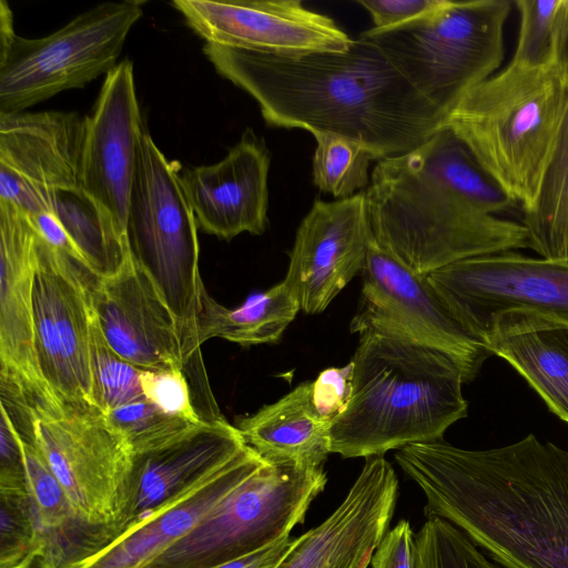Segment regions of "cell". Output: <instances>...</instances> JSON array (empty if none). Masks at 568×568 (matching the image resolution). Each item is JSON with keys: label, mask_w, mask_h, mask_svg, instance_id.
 <instances>
[{"label": "cell", "mask_w": 568, "mask_h": 568, "mask_svg": "<svg viewBox=\"0 0 568 568\" xmlns=\"http://www.w3.org/2000/svg\"><path fill=\"white\" fill-rule=\"evenodd\" d=\"M395 460L426 518L452 523L504 568H568V450L529 434L479 450L412 444Z\"/></svg>", "instance_id": "1"}, {"label": "cell", "mask_w": 568, "mask_h": 568, "mask_svg": "<svg viewBox=\"0 0 568 568\" xmlns=\"http://www.w3.org/2000/svg\"><path fill=\"white\" fill-rule=\"evenodd\" d=\"M216 72L248 93L264 121L355 140L378 159L407 153L447 116L362 33L345 52L274 55L205 43Z\"/></svg>", "instance_id": "2"}, {"label": "cell", "mask_w": 568, "mask_h": 568, "mask_svg": "<svg viewBox=\"0 0 568 568\" xmlns=\"http://www.w3.org/2000/svg\"><path fill=\"white\" fill-rule=\"evenodd\" d=\"M365 197L375 244L420 275L529 247L525 224L498 216L514 201L446 125L377 161Z\"/></svg>", "instance_id": "3"}, {"label": "cell", "mask_w": 568, "mask_h": 568, "mask_svg": "<svg viewBox=\"0 0 568 568\" xmlns=\"http://www.w3.org/2000/svg\"><path fill=\"white\" fill-rule=\"evenodd\" d=\"M359 336L351 399L331 426L332 453L384 456L440 440L467 416L464 375L448 355L392 333L368 329Z\"/></svg>", "instance_id": "4"}, {"label": "cell", "mask_w": 568, "mask_h": 568, "mask_svg": "<svg viewBox=\"0 0 568 568\" xmlns=\"http://www.w3.org/2000/svg\"><path fill=\"white\" fill-rule=\"evenodd\" d=\"M0 385L1 405L41 450L78 518L114 541L129 529L134 505L129 444L99 408L65 400L45 382Z\"/></svg>", "instance_id": "5"}, {"label": "cell", "mask_w": 568, "mask_h": 568, "mask_svg": "<svg viewBox=\"0 0 568 568\" xmlns=\"http://www.w3.org/2000/svg\"><path fill=\"white\" fill-rule=\"evenodd\" d=\"M567 104V63L509 61L465 95L445 125L525 214L540 193Z\"/></svg>", "instance_id": "6"}, {"label": "cell", "mask_w": 568, "mask_h": 568, "mask_svg": "<svg viewBox=\"0 0 568 568\" xmlns=\"http://www.w3.org/2000/svg\"><path fill=\"white\" fill-rule=\"evenodd\" d=\"M180 164L169 161L145 124L138 140L125 234L135 262L172 311L182 341L184 373L204 375L196 320L204 286L199 272L197 224Z\"/></svg>", "instance_id": "7"}, {"label": "cell", "mask_w": 568, "mask_h": 568, "mask_svg": "<svg viewBox=\"0 0 568 568\" xmlns=\"http://www.w3.org/2000/svg\"><path fill=\"white\" fill-rule=\"evenodd\" d=\"M510 0H444L427 17L398 29L363 36L446 116L504 60Z\"/></svg>", "instance_id": "8"}, {"label": "cell", "mask_w": 568, "mask_h": 568, "mask_svg": "<svg viewBox=\"0 0 568 568\" xmlns=\"http://www.w3.org/2000/svg\"><path fill=\"white\" fill-rule=\"evenodd\" d=\"M326 483L323 467L266 462L144 568H215L254 552L302 524Z\"/></svg>", "instance_id": "9"}, {"label": "cell", "mask_w": 568, "mask_h": 568, "mask_svg": "<svg viewBox=\"0 0 568 568\" xmlns=\"http://www.w3.org/2000/svg\"><path fill=\"white\" fill-rule=\"evenodd\" d=\"M142 1L104 2L39 39L16 36L0 54V113H18L87 85L118 63L126 37L143 16Z\"/></svg>", "instance_id": "10"}, {"label": "cell", "mask_w": 568, "mask_h": 568, "mask_svg": "<svg viewBox=\"0 0 568 568\" xmlns=\"http://www.w3.org/2000/svg\"><path fill=\"white\" fill-rule=\"evenodd\" d=\"M363 287L351 322L353 333L375 329L437 349L473 381L490 355L427 280L371 241L362 271Z\"/></svg>", "instance_id": "11"}, {"label": "cell", "mask_w": 568, "mask_h": 568, "mask_svg": "<svg viewBox=\"0 0 568 568\" xmlns=\"http://www.w3.org/2000/svg\"><path fill=\"white\" fill-rule=\"evenodd\" d=\"M463 325L481 343L510 311L568 323V263L515 251L465 258L426 275Z\"/></svg>", "instance_id": "12"}, {"label": "cell", "mask_w": 568, "mask_h": 568, "mask_svg": "<svg viewBox=\"0 0 568 568\" xmlns=\"http://www.w3.org/2000/svg\"><path fill=\"white\" fill-rule=\"evenodd\" d=\"M91 274L38 234L32 293L38 368L61 398L94 406L90 366Z\"/></svg>", "instance_id": "13"}, {"label": "cell", "mask_w": 568, "mask_h": 568, "mask_svg": "<svg viewBox=\"0 0 568 568\" xmlns=\"http://www.w3.org/2000/svg\"><path fill=\"white\" fill-rule=\"evenodd\" d=\"M83 133L75 112L0 113V201L52 212L58 192L80 187Z\"/></svg>", "instance_id": "14"}, {"label": "cell", "mask_w": 568, "mask_h": 568, "mask_svg": "<svg viewBox=\"0 0 568 568\" xmlns=\"http://www.w3.org/2000/svg\"><path fill=\"white\" fill-rule=\"evenodd\" d=\"M205 43L274 55L345 52L354 39L331 17L300 0H174Z\"/></svg>", "instance_id": "15"}, {"label": "cell", "mask_w": 568, "mask_h": 568, "mask_svg": "<svg viewBox=\"0 0 568 568\" xmlns=\"http://www.w3.org/2000/svg\"><path fill=\"white\" fill-rule=\"evenodd\" d=\"M372 241L365 191L316 199L302 220L284 282L307 314L323 312L363 271Z\"/></svg>", "instance_id": "16"}, {"label": "cell", "mask_w": 568, "mask_h": 568, "mask_svg": "<svg viewBox=\"0 0 568 568\" xmlns=\"http://www.w3.org/2000/svg\"><path fill=\"white\" fill-rule=\"evenodd\" d=\"M91 308L109 345L139 369L184 372L175 317L131 252L121 267L89 282Z\"/></svg>", "instance_id": "17"}, {"label": "cell", "mask_w": 568, "mask_h": 568, "mask_svg": "<svg viewBox=\"0 0 568 568\" xmlns=\"http://www.w3.org/2000/svg\"><path fill=\"white\" fill-rule=\"evenodd\" d=\"M143 125L133 64L125 59L105 74L93 110L84 118L79 179L80 189L124 232Z\"/></svg>", "instance_id": "18"}, {"label": "cell", "mask_w": 568, "mask_h": 568, "mask_svg": "<svg viewBox=\"0 0 568 568\" xmlns=\"http://www.w3.org/2000/svg\"><path fill=\"white\" fill-rule=\"evenodd\" d=\"M398 479L384 456L365 458L343 501L318 526L296 538L275 568H368L388 531Z\"/></svg>", "instance_id": "19"}, {"label": "cell", "mask_w": 568, "mask_h": 568, "mask_svg": "<svg viewBox=\"0 0 568 568\" xmlns=\"http://www.w3.org/2000/svg\"><path fill=\"white\" fill-rule=\"evenodd\" d=\"M271 151L251 128L217 163L187 168L181 181L197 227L230 241L262 235L268 226Z\"/></svg>", "instance_id": "20"}, {"label": "cell", "mask_w": 568, "mask_h": 568, "mask_svg": "<svg viewBox=\"0 0 568 568\" xmlns=\"http://www.w3.org/2000/svg\"><path fill=\"white\" fill-rule=\"evenodd\" d=\"M246 444L225 418L203 420L178 439L134 455L135 497L130 527L215 475Z\"/></svg>", "instance_id": "21"}, {"label": "cell", "mask_w": 568, "mask_h": 568, "mask_svg": "<svg viewBox=\"0 0 568 568\" xmlns=\"http://www.w3.org/2000/svg\"><path fill=\"white\" fill-rule=\"evenodd\" d=\"M38 233L30 217L0 201V378L43 383L33 338L32 293Z\"/></svg>", "instance_id": "22"}, {"label": "cell", "mask_w": 568, "mask_h": 568, "mask_svg": "<svg viewBox=\"0 0 568 568\" xmlns=\"http://www.w3.org/2000/svg\"><path fill=\"white\" fill-rule=\"evenodd\" d=\"M265 464L266 460L246 445L211 478L143 518L77 568H144L187 535L229 494Z\"/></svg>", "instance_id": "23"}, {"label": "cell", "mask_w": 568, "mask_h": 568, "mask_svg": "<svg viewBox=\"0 0 568 568\" xmlns=\"http://www.w3.org/2000/svg\"><path fill=\"white\" fill-rule=\"evenodd\" d=\"M485 343L568 424V323L510 311L493 322Z\"/></svg>", "instance_id": "24"}, {"label": "cell", "mask_w": 568, "mask_h": 568, "mask_svg": "<svg viewBox=\"0 0 568 568\" xmlns=\"http://www.w3.org/2000/svg\"><path fill=\"white\" fill-rule=\"evenodd\" d=\"M234 426L245 444L267 463L318 468L332 453V424L314 405L312 382L298 385L253 415L236 418Z\"/></svg>", "instance_id": "25"}, {"label": "cell", "mask_w": 568, "mask_h": 568, "mask_svg": "<svg viewBox=\"0 0 568 568\" xmlns=\"http://www.w3.org/2000/svg\"><path fill=\"white\" fill-rule=\"evenodd\" d=\"M300 310L297 297L284 281L251 295L233 310L219 304L203 286L196 320L197 344L201 346L212 337L243 346L275 343Z\"/></svg>", "instance_id": "26"}, {"label": "cell", "mask_w": 568, "mask_h": 568, "mask_svg": "<svg viewBox=\"0 0 568 568\" xmlns=\"http://www.w3.org/2000/svg\"><path fill=\"white\" fill-rule=\"evenodd\" d=\"M52 212L93 275L121 267L130 252L125 232L80 187L58 192Z\"/></svg>", "instance_id": "27"}, {"label": "cell", "mask_w": 568, "mask_h": 568, "mask_svg": "<svg viewBox=\"0 0 568 568\" xmlns=\"http://www.w3.org/2000/svg\"><path fill=\"white\" fill-rule=\"evenodd\" d=\"M523 223L540 257L568 263V104L540 193Z\"/></svg>", "instance_id": "28"}, {"label": "cell", "mask_w": 568, "mask_h": 568, "mask_svg": "<svg viewBox=\"0 0 568 568\" xmlns=\"http://www.w3.org/2000/svg\"><path fill=\"white\" fill-rule=\"evenodd\" d=\"M519 14L517 45L510 62L556 68L568 60V0H515Z\"/></svg>", "instance_id": "29"}, {"label": "cell", "mask_w": 568, "mask_h": 568, "mask_svg": "<svg viewBox=\"0 0 568 568\" xmlns=\"http://www.w3.org/2000/svg\"><path fill=\"white\" fill-rule=\"evenodd\" d=\"M316 148L312 161L316 187L334 197L345 199L368 186L369 164L378 159L362 143L331 133L313 135Z\"/></svg>", "instance_id": "30"}, {"label": "cell", "mask_w": 568, "mask_h": 568, "mask_svg": "<svg viewBox=\"0 0 568 568\" xmlns=\"http://www.w3.org/2000/svg\"><path fill=\"white\" fill-rule=\"evenodd\" d=\"M90 366L92 402L103 414L144 398L140 383L141 369L113 351L103 336L93 311Z\"/></svg>", "instance_id": "31"}, {"label": "cell", "mask_w": 568, "mask_h": 568, "mask_svg": "<svg viewBox=\"0 0 568 568\" xmlns=\"http://www.w3.org/2000/svg\"><path fill=\"white\" fill-rule=\"evenodd\" d=\"M416 538V568H504L459 528L429 517Z\"/></svg>", "instance_id": "32"}, {"label": "cell", "mask_w": 568, "mask_h": 568, "mask_svg": "<svg viewBox=\"0 0 568 568\" xmlns=\"http://www.w3.org/2000/svg\"><path fill=\"white\" fill-rule=\"evenodd\" d=\"M135 454H144L183 436L199 424L169 415L145 398L105 415Z\"/></svg>", "instance_id": "33"}, {"label": "cell", "mask_w": 568, "mask_h": 568, "mask_svg": "<svg viewBox=\"0 0 568 568\" xmlns=\"http://www.w3.org/2000/svg\"><path fill=\"white\" fill-rule=\"evenodd\" d=\"M39 551L29 491L0 489V568H12Z\"/></svg>", "instance_id": "34"}, {"label": "cell", "mask_w": 568, "mask_h": 568, "mask_svg": "<svg viewBox=\"0 0 568 568\" xmlns=\"http://www.w3.org/2000/svg\"><path fill=\"white\" fill-rule=\"evenodd\" d=\"M140 383L144 398L162 412L196 424L204 420L193 404L191 386L183 371L141 369Z\"/></svg>", "instance_id": "35"}, {"label": "cell", "mask_w": 568, "mask_h": 568, "mask_svg": "<svg viewBox=\"0 0 568 568\" xmlns=\"http://www.w3.org/2000/svg\"><path fill=\"white\" fill-rule=\"evenodd\" d=\"M444 0H358L372 17V33L392 31L435 11Z\"/></svg>", "instance_id": "36"}, {"label": "cell", "mask_w": 568, "mask_h": 568, "mask_svg": "<svg viewBox=\"0 0 568 568\" xmlns=\"http://www.w3.org/2000/svg\"><path fill=\"white\" fill-rule=\"evenodd\" d=\"M353 388V364L329 367L312 382V396L320 415L331 424L347 407Z\"/></svg>", "instance_id": "37"}, {"label": "cell", "mask_w": 568, "mask_h": 568, "mask_svg": "<svg viewBox=\"0 0 568 568\" xmlns=\"http://www.w3.org/2000/svg\"><path fill=\"white\" fill-rule=\"evenodd\" d=\"M0 489H28L22 438L12 417L2 405L0 426Z\"/></svg>", "instance_id": "38"}, {"label": "cell", "mask_w": 568, "mask_h": 568, "mask_svg": "<svg viewBox=\"0 0 568 568\" xmlns=\"http://www.w3.org/2000/svg\"><path fill=\"white\" fill-rule=\"evenodd\" d=\"M416 534L400 519L388 530L371 557V568H416Z\"/></svg>", "instance_id": "39"}, {"label": "cell", "mask_w": 568, "mask_h": 568, "mask_svg": "<svg viewBox=\"0 0 568 568\" xmlns=\"http://www.w3.org/2000/svg\"><path fill=\"white\" fill-rule=\"evenodd\" d=\"M295 540L296 538L286 535L254 552L215 568H275L291 550Z\"/></svg>", "instance_id": "40"}, {"label": "cell", "mask_w": 568, "mask_h": 568, "mask_svg": "<svg viewBox=\"0 0 568 568\" xmlns=\"http://www.w3.org/2000/svg\"><path fill=\"white\" fill-rule=\"evenodd\" d=\"M38 234L52 247L67 254L83 266L85 263L78 252L77 247L70 240L65 230L53 214L45 212L37 216H29ZM87 267V266H85Z\"/></svg>", "instance_id": "41"}, {"label": "cell", "mask_w": 568, "mask_h": 568, "mask_svg": "<svg viewBox=\"0 0 568 568\" xmlns=\"http://www.w3.org/2000/svg\"><path fill=\"white\" fill-rule=\"evenodd\" d=\"M12 12L4 0L0 1V54L6 53L12 44L16 33L13 31Z\"/></svg>", "instance_id": "42"}, {"label": "cell", "mask_w": 568, "mask_h": 568, "mask_svg": "<svg viewBox=\"0 0 568 568\" xmlns=\"http://www.w3.org/2000/svg\"><path fill=\"white\" fill-rule=\"evenodd\" d=\"M12 568H52V566L40 551H34Z\"/></svg>", "instance_id": "43"}]
</instances>
